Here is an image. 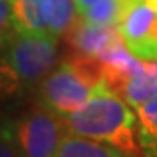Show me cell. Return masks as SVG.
Returning a JSON list of instances; mask_svg holds the SVG:
<instances>
[{"mask_svg":"<svg viewBox=\"0 0 157 157\" xmlns=\"http://www.w3.org/2000/svg\"><path fill=\"white\" fill-rule=\"evenodd\" d=\"M63 119L72 135L108 143L129 155L140 152L135 108L129 107L119 93L110 89L105 80H101L78 110Z\"/></svg>","mask_w":157,"mask_h":157,"instance_id":"6da1fadb","label":"cell"},{"mask_svg":"<svg viewBox=\"0 0 157 157\" xmlns=\"http://www.w3.org/2000/svg\"><path fill=\"white\" fill-rule=\"evenodd\" d=\"M141 157H157V96L136 108Z\"/></svg>","mask_w":157,"mask_h":157,"instance_id":"8fae6325","label":"cell"},{"mask_svg":"<svg viewBox=\"0 0 157 157\" xmlns=\"http://www.w3.org/2000/svg\"><path fill=\"white\" fill-rule=\"evenodd\" d=\"M152 4H154V7L157 9V0H152Z\"/></svg>","mask_w":157,"mask_h":157,"instance_id":"e0dca14e","label":"cell"},{"mask_svg":"<svg viewBox=\"0 0 157 157\" xmlns=\"http://www.w3.org/2000/svg\"><path fill=\"white\" fill-rule=\"evenodd\" d=\"M58 157H126L122 150L108 143L89 140L84 136L67 133L61 141Z\"/></svg>","mask_w":157,"mask_h":157,"instance_id":"30bf717a","label":"cell"},{"mask_svg":"<svg viewBox=\"0 0 157 157\" xmlns=\"http://www.w3.org/2000/svg\"><path fill=\"white\" fill-rule=\"evenodd\" d=\"M58 40L47 33L16 32L0 49V94L16 96L39 87L58 65Z\"/></svg>","mask_w":157,"mask_h":157,"instance_id":"7a4b0ae2","label":"cell"},{"mask_svg":"<svg viewBox=\"0 0 157 157\" xmlns=\"http://www.w3.org/2000/svg\"><path fill=\"white\" fill-rule=\"evenodd\" d=\"M78 19L75 0H47L44 9L45 33L54 39L67 37L73 23Z\"/></svg>","mask_w":157,"mask_h":157,"instance_id":"9c48e42d","label":"cell"},{"mask_svg":"<svg viewBox=\"0 0 157 157\" xmlns=\"http://www.w3.org/2000/svg\"><path fill=\"white\" fill-rule=\"evenodd\" d=\"M119 37L117 26H100L78 17L67 33V39L75 54L86 58H98Z\"/></svg>","mask_w":157,"mask_h":157,"instance_id":"52a82bcc","label":"cell"},{"mask_svg":"<svg viewBox=\"0 0 157 157\" xmlns=\"http://www.w3.org/2000/svg\"><path fill=\"white\" fill-rule=\"evenodd\" d=\"M14 133L23 157H58L68 129L61 115L39 105L14 124Z\"/></svg>","mask_w":157,"mask_h":157,"instance_id":"277c9868","label":"cell"},{"mask_svg":"<svg viewBox=\"0 0 157 157\" xmlns=\"http://www.w3.org/2000/svg\"><path fill=\"white\" fill-rule=\"evenodd\" d=\"M131 108H140L143 103L157 96V61H145V70L129 78L117 91Z\"/></svg>","mask_w":157,"mask_h":157,"instance_id":"ba28073f","label":"cell"},{"mask_svg":"<svg viewBox=\"0 0 157 157\" xmlns=\"http://www.w3.org/2000/svg\"><path fill=\"white\" fill-rule=\"evenodd\" d=\"M0 157H23L14 133V124H0Z\"/></svg>","mask_w":157,"mask_h":157,"instance_id":"5bb4252c","label":"cell"},{"mask_svg":"<svg viewBox=\"0 0 157 157\" xmlns=\"http://www.w3.org/2000/svg\"><path fill=\"white\" fill-rule=\"evenodd\" d=\"M135 2H140V0H122L124 6H128V4H135Z\"/></svg>","mask_w":157,"mask_h":157,"instance_id":"2e32d148","label":"cell"},{"mask_svg":"<svg viewBox=\"0 0 157 157\" xmlns=\"http://www.w3.org/2000/svg\"><path fill=\"white\" fill-rule=\"evenodd\" d=\"M11 2L16 32L45 33L44 9L47 0H11Z\"/></svg>","mask_w":157,"mask_h":157,"instance_id":"7c38bea8","label":"cell"},{"mask_svg":"<svg viewBox=\"0 0 157 157\" xmlns=\"http://www.w3.org/2000/svg\"><path fill=\"white\" fill-rule=\"evenodd\" d=\"M16 35V25L12 16V2L0 0V49Z\"/></svg>","mask_w":157,"mask_h":157,"instance_id":"4fadbf2b","label":"cell"},{"mask_svg":"<svg viewBox=\"0 0 157 157\" xmlns=\"http://www.w3.org/2000/svg\"><path fill=\"white\" fill-rule=\"evenodd\" d=\"M98 59H100L101 70H103V80L115 93L129 78L136 77L138 73L145 70V61L136 58L126 47L121 35L101 52V56Z\"/></svg>","mask_w":157,"mask_h":157,"instance_id":"8992f818","label":"cell"},{"mask_svg":"<svg viewBox=\"0 0 157 157\" xmlns=\"http://www.w3.org/2000/svg\"><path fill=\"white\" fill-rule=\"evenodd\" d=\"M117 32L136 58L143 61H157V9L152 0L124 6Z\"/></svg>","mask_w":157,"mask_h":157,"instance_id":"5b68a950","label":"cell"},{"mask_svg":"<svg viewBox=\"0 0 157 157\" xmlns=\"http://www.w3.org/2000/svg\"><path fill=\"white\" fill-rule=\"evenodd\" d=\"M101 80L103 70L100 59L75 54L56 65L39 84L40 105L67 117L89 100Z\"/></svg>","mask_w":157,"mask_h":157,"instance_id":"3957f363","label":"cell"},{"mask_svg":"<svg viewBox=\"0 0 157 157\" xmlns=\"http://www.w3.org/2000/svg\"><path fill=\"white\" fill-rule=\"evenodd\" d=\"M96 2H100V0H75V4H77V11H78V16L86 14V12L89 11L91 7L94 6Z\"/></svg>","mask_w":157,"mask_h":157,"instance_id":"9a60e30c","label":"cell"}]
</instances>
